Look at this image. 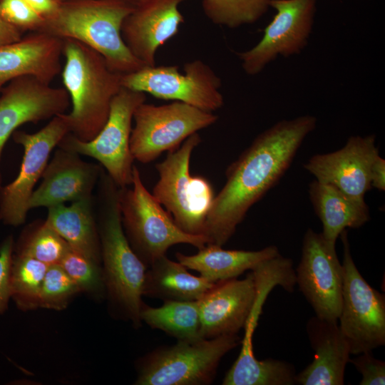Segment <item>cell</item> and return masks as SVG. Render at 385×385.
Here are the masks:
<instances>
[{"instance_id":"30bf717a","label":"cell","mask_w":385,"mask_h":385,"mask_svg":"<svg viewBox=\"0 0 385 385\" xmlns=\"http://www.w3.org/2000/svg\"><path fill=\"white\" fill-rule=\"evenodd\" d=\"M339 237L343 244L344 278L338 323L351 354L357 355L385 344V296L373 288L358 270L346 230Z\"/></svg>"},{"instance_id":"7402d4cb","label":"cell","mask_w":385,"mask_h":385,"mask_svg":"<svg viewBox=\"0 0 385 385\" xmlns=\"http://www.w3.org/2000/svg\"><path fill=\"white\" fill-rule=\"evenodd\" d=\"M308 339L314 351L312 361L296 374L300 385H343L350 348L343 336L338 320L314 316L306 326Z\"/></svg>"},{"instance_id":"f546056e","label":"cell","mask_w":385,"mask_h":385,"mask_svg":"<svg viewBox=\"0 0 385 385\" xmlns=\"http://www.w3.org/2000/svg\"><path fill=\"white\" fill-rule=\"evenodd\" d=\"M272 0H202L205 15L215 24L230 29L258 21Z\"/></svg>"},{"instance_id":"4dcf8cb0","label":"cell","mask_w":385,"mask_h":385,"mask_svg":"<svg viewBox=\"0 0 385 385\" xmlns=\"http://www.w3.org/2000/svg\"><path fill=\"white\" fill-rule=\"evenodd\" d=\"M81 290L94 297H101L105 289L102 265L81 254L68 250L59 264Z\"/></svg>"},{"instance_id":"8992f818","label":"cell","mask_w":385,"mask_h":385,"mask_svg":"<svg viewBox=\"0 0 385 385\" xmlns=\"http://www.w3.org/2000/svg\"><path fill=\"white\" fill-rule=\"evenodd\" d=\"M131 188L120 189L123 227L133 250L149 267L178 244H189L198 250L207 243L204 235L183 231L172 216L145 187L134 165Z\"/></svg>"},{"instance_id":"5bb4252c","label":"cell","mask_w":385,"mask_h":385,"mask_svg":"<svg viewBox=\"0 0 385 385\" xmlns=\"http://www.w3.org/2000/svg\"><path fill=\"white\" fill-rule=\"evenodd\" d=\"M295 271L296 284L315 316L338 320L342 301L343 267L336 245L322 232L309 228L303 237L302 255Z\"/></svg>"},{"instance_id":"603a6c76","label":"cell","mask_w":385,"mask_h":385,"mask_svg":"<svg viewBox=\"0 0 385 385\" xmlns=\"http://www.w3.org/2000/svg\"><path fill=\"white\" fill-rule=\"evenodd\" d=\"M45 221L74 251L101 265V243L91 198L50 207Z\"/></svg>"},{"instance_id":"ffe728a7","label":"cell","mask_w":385,"mask_h":385,"mask_svg":"<svg viewBox=\"0 0 385 385\" xmlns=\"http://www.w3.org/2000/svg\"><path fill=\"white\" fill-rule=\"evenodd\" d=\"M184 1L142 0L123 21L122 38L145 66H155L158 48L178 34L184 22L178 6Z\"/></svg>"},{"instance_id":"e0dca14e","label":"cell","mask_w":385,"mask_h":385,"mask_svg":"<svg viewBox=\"0 0 385 385\" xmlns=\"http://www.w3.org/2000/svg\"><path fill=\"white\" fill-rule=\"evenodd\" d=\"M379 155L374 135H352L342 148L313 155L304 168L317 181L332 185L353 199L365 201V194L371 188V167Z\"/></svg>"},{"instance_id":"d590c367","label":"cell","mask_w":385,"mask_h":385,"mask_svg":"<svg viewBox=\"0 0 385 385\" xmlns=\"http://www.w3.org/2000/svg\"><path fill=\"white\" fill-rule=\"evenodd\" d=\"M371 188L385 190V160L379 155L374 160L370 171Z\"/></svg>"},{"instance_id":"ab89813d","label":"cell","mask_w":385,"mask_h":385,"mask_svg":"<svg viewBox=\"0 0 385 385\" xmlns=\"http://www.w3.org/2000/svg\"><path fill=\"white\" fill-rule=\"evenodd\" d=\"M57 1L60 3L61 1H66V0H57Z\"/></svg>"},{"instance_id":"277c9868","label":"cell","mask_w":385,"mask_h":385,"mask_svg":"<svg viewBox=\"0 0 385 385\" xmlns=\"http://www.w3.org/2000/svg\"><path fill=\"white\" fill-rule=\"evenodd\" d=\"M63 57L62 81L71 104L64 113L69 133L89 141L107 121L111 101L122 88V74L111 70L99 53L73 39H63Z\"/></svg>"},{"instance_id":"7a4b0ae2","label":"cell","mask_w":385,"mask_h":385,"mask_svg":"<svg viewBox=\"0 0 385 385\" xmlns=\"http://www.w3.org/2000/svg\"><path fill=\"white\" fill-rule=\"evenodd\" d=\"M96 220L106 291L111 302L130 320L141 324L142 289L148 267L133 250L121 219L120 189L103 168L97 183Z\"/></svg>"},{"instance_id":"1f68e13d","label":"cell","mask_w":385,"mask_h":385,"mask_svg":"<svg viewBox=\"0 0 385 385\" xmlns=\"http://www.w3.org/2000/svg\"><path fill=\"white\" fill-rule=\"evenodd\" d=\"M81 292L74 281L60 265L48 267L39 297V308L60 311Z\"/></svg>"},{"instance_id":"44dd1931","label":"cell","mask_w":385,"mask_h":385,"mask_svg":"<svg viewBox=\"0 0 385 385\" xmlns=\"http://www.w3.org/2000/svg\"><path fill=\"white\" fill-rule=\"evenodd\" d=\"M62 57L63 39L41 31L0 46V92L7 83L22 76L51 84L61 72Z\"/></svg>"},{"instance_id":"ac0fdd59","label":"cell","mask_w":385,"mask_h":385,"mask_svg":"<svg viewBox=\"0 0 385 385\" xmlns=\"http://www.w3.org/2000/svg\"><path fill=\"white\" fill-rule=\"evenodd\" d=\"M256 292L252 272L242 279L215 283L197 300L200 338L237 334L245 324Z\"/></svg>"},{"instance_id":"f35d334b","label":"cell","mask_w":385,"mask_h":385,"mask_svg":"<svg viewBox=\"0 0 385 385\" xmlns=\"http://www.w3.org/2000/svg\"><path fill=\"white\" fill-rule=\"evenodd\" d=\"M134 6L137 5L138 3H140L142 0H125Z\"/></svg>"},{"instance_id":"d6986e66","label":"cell","mask_w":385,"mask_h":385,"mask_svg":"<svg viewBox=\"0 0 385 385\" xmlns=\"http://www.w3.org/2000/svg\"><path fill=\"white\" fill-rule=\"evenodd\" d=\"M102 168L82 160L78 153L58 147L42 174L41 184L31 195L29 209L93 197Z\"/></svg>"},{"instance_id":"74e56055","label":"cell","mask_w":385,"mask_h":385,"mask_svg":"<svg viewBox=\"0 0 385 385\" xmlns=\"http://www.w3.org/2000/svg\"><path fill=\"white\" fill-rule=\"evenodd\" d=\"M43 18L51 15L58 8L57 0H25Z\"/></svg>"},{"instance_id":"7c38bea8","label":"cell","mask_w":385,"mask_h":385,"mask_svg":"<svg viewBox=\"0 0 385 385\" xmlns=\"http://www.w3.org/2000/svg\"><path fill=\"white\" fill-rule=\"evenodd\" d=\"M184 74L175 65L144 66L122 74V87L148 93L157 98L180 101L213 112L224 105L220 78L201 60L184 65Z\"/></svg>"},{"instance_id":"2e32d148","label":"cell","mask_w":385,"mask_h":385,"mask_svg":"<svg viewBox=\"0 0 385 385\" xmlns=\"http://www.w3.org/2000/svg\"><path fill=\"white\" fill-rule=\"evenodd\" d=\"M70 98L64 88L53 87L32 76L11 80L0 92V160L5 143L26 123H38L66 113ZM0 172V190L1 188Z\"/></svg>"},{"instance_id":"4316f807","label":"cell","mask_w":385,"mask_h":385,"mask_svg":"<svg viewBox=\"0 0 385 385\" xmlns=\"http://www.w3.org/2000/svg\"><path fill=\"white\" fill-rule=\"evenodd\" d=\"M140 320L152 329L161 330L178 341L201 339L197 300L166 301L158 307L143 303Z\"/></svg>"},{"instance_id":"3957f363","label":"cell","mask_w":385,"mask_h":385,"mask_svg":"<svg viewBox=\"0 0 385 385\" xmlns=\"http://www.w3.org/2000/svg\"><path fill=\"white\" fill-rule=\"evenodd\" d=\"M134 8L125 0H66L36 31L81 42L99 53L111 70L125 74L145 66L121 36L123 22Z\"/></svg>"},{"instance_id":"8d00e7d4","label":"cell","mask_w":385,"mask_h":385,"mask_svg":"<svg viewBox=\"0 0 385 385\" xmlns=\"http://www.w3.org/2000/svg\"><path fill=\"white\" fill-rule=\"evenodd\" d=\"M23 32L9 23L0 11V46L19 41Z\"/></svg>"},{"instance_id":"83f0119b","label":"cell","mask_w":385,"mask_h":385,"mask_svg":"<svg viewBox=\"0 0 385 385\" xmlns=\"http://www.w3.org/2000/svg\"><path fill=\"white\" fill-rule=\"evenodd\" d=\"M48 265L27 255L13 252L11 270V298L18 308H39L41 286Z\"/></svg>"},{"instance_id":"9c48e42d","label":"cell","mask_w":385,"mask_h":385,"mask_svg":"<svg viewBox=\"0 0 385 385\" xmlns=\"http://www.w3.org/2000/svg\"><path fill=\"white\" fill-rule=\"evenodd\" d=\"M145 99V93L122 87L111 101L106 123L94 138L83 141L68 133L57 147L94 158L118 187L130 186L134 166L130 149L132 121L135 109Z\"/></svg>"},{"instance_id":"cb8c5ba5","label":"cell","mask_w":385,"mask_h":385,"mask_svg":"<svg viewBox=\"0 0 385 385\" xmlns=\"http://www.w3.org/2000/svg\"><path fill=\"white\" fill-rule=\"evenodd\" d=\"M309 195L322 223V234L332 245H336L343 230L359 228L370 219L365 201L353 199L332 185L314 180L309 185Z\"/></svg>"},{"instance_id":"f1b7e54d","label":"cell","mask_w":385,"mask_h":385,"mask_svg":"<svg viewBox=\"0 0 385 385\" xmlns=\"http://www.w3.org/2000/svg\"><path fill=\"white\" fill-rule=\"evenodd\" d=\"M68 243L45 220L27 225L14 245L13 252L33 257L48 266L59 265Z\"/></svg>"},{"instance_id":"4fadbf2b","label":"cell","mask_w":385,"mask_h":385,"mask_svg":"<svg viewBox=\"0 0 385 385\" xmlns=\"http://www.w3.org/2000/svg\"><path fill=\"white\" fill-rule=\"evenodd\" d=\"M64 113L53 117L35 133L17 130L13 133L14 141L24 148V156L17 177L0 190V221L4 224L17 227L25 222L34 187L50 155L70 133Z\"/></svg>"},{"instance_id":"52a82bcc","label":"cell","mask_w":385,"mask_h":385,"mask_svg":"<svg viewBox=\"0 0 385 385\" xmlns=\"http://www.w3.org/2000/svg\"><path fill=\"white\" fill-rule=\"evenodd\" d=\"M200 142V136L195 133L156 164L159 179L152 192L183 231L195 235H203L205 220L215 197L210 183L205 178L192 176L190 173L192 151Z\"/></svg>"},{"instance_id":"ba28073f","label":"cell","mask_w":385,"mask_h":385,"mask_svg":"<svg viewBox=\"0 0 385 385\" xmlns=\"http://www.w3.org/2000/svg\"><path fill=\"white\" fill-rule=\"evenodd\" d=\"M241 343L237 334L178 341L148 354L138 365L136 385H205L222 358Z\"/></svg>"},{"instance_id":"5b68a950","label":"cell","mask_w":385,"mask_h":385,"mask_svg":"<svg viewBox=\"0 0 385 385\" xmlns=\"http://www.w3.org/2000/svg\"><path fill=\"white\" fill-rule=\"evenodd\" d=\"M257 292L254 304L244 326L238 357L228 370L223 385H293L295 384L294 366L283 360L257 359L254 354L252 337L257 326L262 307L271 290L281 286L292 292L296 285L295 271L291 259L280 254L262 262L252 270Z\"/></svg>"},{"instance_id":"484cf974","label":"cell","mask_w":385,"mask_h":385,"mask_svg":"<svg viewBox=\"0 0 385 385\" xmlns=\"http://www.w3.org/2000/svg\"><path fill=\"white\" fill-rule=\"evenodd\" d=\"M215 283L196 277L180 264L164 255L149 267L145 274L142 294L166 301H197Z\"/></svg>"},{"instance_id":"6da1fadb","label":"cell","mask_w":385,"mask_h":385,"mask_svg":"<svg viewBox=\"0 0 385 385\" xmlns=\"http://www.w3.org/2000/svg\"><path fill=\"white\" fill-rule=\"evenodd\" d=\"M317 125L314 115L282 120L259 134L226 170L203 230L207 244L224 245L249 210L289 168L305 138Z\"/></svg>"},{"instance_id":"8fae6325","label":"cell","mask_w":385,"mask_h":385,"mask_svg":"<svg viewBox=\"0 0 385 385\" xmlns=\"http://www.w3.org/2000/svg\"><path fill=\"white\" fill-rule=\"evenodd\" d=\"M218 116L187 103L139 105L133 114L130 138L134 160L148 163L165 151L177 149L188 137L214 124Z\"/></svg>"},{"instance_id":"9a60e30c","label":"cell","mask_w":385,"mask_h":385,"mask_svg":"<svg viewBox=\"0 0 385 385\" xmlns=\"http://www.w3.org/2000/svg\"><path fill=\"white\" fill-rule=\"evenodd\" d=\"M317 0H272L276 14L265 27L261 40L252 48L236 53L244 71L260 73L277 56L299 54L308 43Z\"/></svg>"},{"instance_id":"d6a6232c","label":"cell","mask_w":385,"mask_h":385,"mask_svg":"<svg viewBox=\"0 0 385 385\" xmlns=\"http://www.w3.org/2000/svg\"><path fill=\"white\" fill-rule=\"evenodd\" d=\"M0 11L9 23L23 33L38 31L43 21L25 0H0Z\"/></svg>"},{"instance_id":"836d02e7","label":"cell","mask_w":385,"mask_h":385,"mask_svg":"<svg viewBox=\"0 0 385 385\" xmlns=\"http://www.w3.org/2000/svg\"><path fill=\"white\" fill-rule=\"evenodd\" d=\"M349 362L361 374L360 385L385 384V362L376 359L371 351H365L357 354Z\"/></svg>"},{"instance_id":"e575fe53","label":"cell","mask_w":385,"mask_h":385,"mask_svg":"<svg viewBox=\"0 0 385 385\" xmlns=\"http://www.w3.org/2000/svg\"><path fill=\"white\" fill-rule=\"evenodd\" d=\"M12 236L7 237L0 245V314L8 308L11 299V270L14 250Z\"/></svg>"},{"instance_id":"d4e9b609","label":"cell","mask_w":385,"mask_h":385,"mask_svg":"<svg viewBox=\"0 0 385 385\" xmlns=\"http://www.w3.org/2000/svg\"><path fill=\"white\" fill-rule=\"evenodd\" d=\"M278 254V248L274 245L257 251H247L225 250L222 246L207 244L195 255L178 252L176 257L187 269L197 271L207 281L216 283L237 278Z\"/></svg>"}]
</instances>
